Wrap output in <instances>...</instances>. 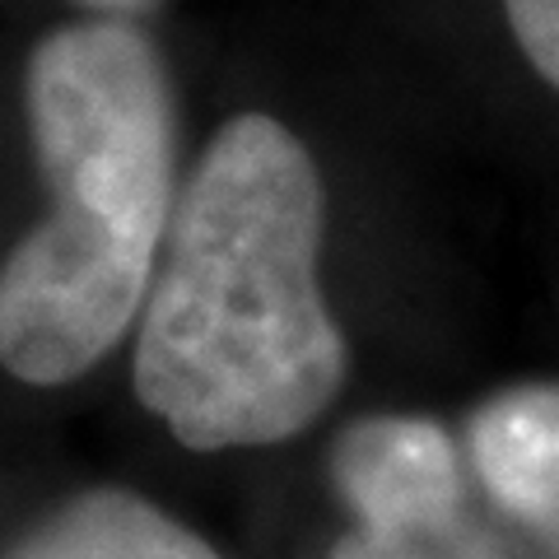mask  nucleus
I'll return each mask as SVG.
<instances>
[{
    "label": "nucleus",
    "mask_w": 559,
    "mask_h": 559,
    "mask_svg": "<svg viewBox=\"0 0 559 559\" xmlns=\"http://www.w3.org/2000/svg\"><path fill=\"white\" fill-rule=\"evenodd\" d=\"M322 182L275 117H234L191 173L168 234L135 392L173 439L266 448L308 429L345 378L318 289Z\"/></svg>",
    "instance_id": "1"
},
{
    "label": "nucleus",
    "mask_w": 559,
    "mask_h": 559,
    "mask_svg": "<svg viewBox=\"0 0 559 559\" xmlns=\"http://www.w3.org/2000/svg\"><path fill=\"white\" fill-rule=\"evenodd\" d=\"M28 117L51 210L0 271V364L80 378L135 318L168 219V84L127 24H75L33 51Z\"/></svg>",
    "instance_id": "2"
},
{
    "label": "nucleus",
    "mask_w": 559,
    "mask_h": 559,
    "mask_svg": "<svg viewBox=\"0 0 559 559\" xmlns=\"http://www.w3.org/2000/svg\"><path fill=\"white\" fill-rule=\"evenodd\" d=\"M336 480L359 527H411L462 513V476L452 443L429 419H364L341 439Z\"/></svg>",
    "instance_id": "3"
},
{
    "label": "nucleus",
    "mask_w": 559,
    "mask_h": 559,
    "mask_svg": "<svg viewBox=\"0 0 559 559\" xmlns=\"http://www.w3.org/2000/svg\"><path fill=\"white\" fill-rule=\"evenodd\" d=\"M476 471L503 509L559 522V388H518L489 401L471 425Z\"/></svg>",
    "instance_id": "4"
},
{
    "label": "nucleus",
    "mask_w": 559,
    "mask_h": 559,
    "mask_svg": "<svg viewBox=\"0 0 559 559\" xmlns=\"http://www.w3.org/2000/svg\"><path fill=\"white\" fill-rule=\"evenodd\" d=\"M5 559H219L197 532L173 522L127 489H94L38 532H28Z\"/></svg>",
    "instance_id": "5"
},
{
    "label": "nucleus",
    "mask_w": 559,
    "mask_h": 559,
    "mask_svg": "<svg viewBox=\"0 0 559 559\" xmlns=\"http://www.w3.org/2000/svg\"><path fill=\"white\" fill-rule=\"evenodd\" d=\"M331 559H509L462 513L411 527H359L345 536Z\"/></svg>",
    "instance_id": "6"
},
{
    "label": "nucleus",
    "mask_w": 559,
    "mask_h": 559,
    "mask_svg": "<svg viewBox=\"0 0 559 559\" xmlns=\"http://www.w3.org/2000/svg\"><path fill=\"white\" fill-rule=\"evenodd\" d=\"M503 10L527 61L559 90V0H503Z\"/></svg>",
    "instance_id": "7"
},
{
    "label": "nucleus",
    "mask_w": 559,
    "mask_h": 559,
    "mask_svg": "<svg viewBox=\"0 0 559 559\" xmlns=\"http://www.w3.org/2000/svg\"><path fill=\"white\" fill-rule=\"evenodd\" d=\"M90 5H135V0H90Z\"/></svg>",
    "instance_id": "8"
}]
</instances>
